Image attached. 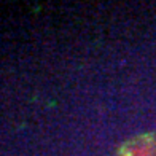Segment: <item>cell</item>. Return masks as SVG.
<instances>
[{
  "mask_svg": "<svg viewBox=\"0 0 156 156\" xmlns=\"http://www.w3.org/2000/svg\"><path fill=\"white\" fill-rule=\"evenodd\" d=\"M119 156H156V136L142 134L121 145Z\"/></svg>",
  "mask_w": 156,
  "mask_h": 156,
  "instance_id": "cell-1",
  "label": "cell"
}]
</instances>
